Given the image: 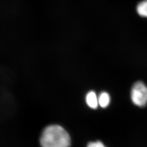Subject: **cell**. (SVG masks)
Masks as SVG:
<instances>
[{"label":"cell","instance_id":"6da1fadb","mask_svg":"<svg viewBox=\"0 0 147 147\" xmlns=\"http://www.w3.org/2000/svg\"><path fill=\"white\" fill-rule=\"evenodd\" d=\"M42 147H70V137L62 126L53 125L47 127L40 139Z\"/></svg>","mask_w":147,"mask_h":147},{"label":"cell","instance_id":"7a4b0ae2","mask_svg":"<svg viewBox=\"0 0 147 147\" xmlns=\"http://www.w3.org/2000/svg\"><path fill=\"white\" fill-rule=\"evenodd\" d=\"M132 102L138 107H144L147 104V86L141 81H138L132 86L131 91Z\"/></svg>","mask_w":147,"mask_h":147},{"label":"cell","instance_id":"3957f363","mask_svg":"<svg viewBox=\"0 0 147 147\" xmlns=\"http://www.w3.org/2000/svg\"><path fill=\"white\" fill-rule=\"evenodd\" d=\"M86 102L88 106L93 109H95L98 107L99 102L98 98L94 92L91 91L86 95Z\"/></svg>","mask_w":147,"mask_h":147},{"label":"cell","instance_id":"277c9868","mask_svg":"<svg viewBox=\"0 0 147 147\" xmlns=\"http://www.w3.org/2000/svg\"><path fill=\"white\" fill-rule=\"evenodd\" d=\"M110 102V97L109 94L106 92H102L100 94L98 98L99 105L102 108L108 106Z\"/></svg>","mask_w":147,"mask_h":147},{"label":"cell","instance_id":"5b68a950","mask_svg":"<svg viewBox=\"0 0 147 147\" xmlns=\"http://www.w3.org/2000/svg\"><path fill=\"white\" fill-rule=\"evenodd\" d=\"M136 11L139 16L147 18V0L140 2L137 5Z\"/></svg>","mask_w":147,"mask_h":147},{"label":"cell","instance_id":"8992f818","mask_svg":"<svg viewBox=\"0 0 147 147\" xmlns=\"http://www.w3.org/2000/svg\"><path fill=\"white\" fill-rule=\"evenodd\" d=\"M87 147H106L104 144L100 141L90 142Z\"/></svg>","mask_w":147,"mask_h":147}]
</instances>
